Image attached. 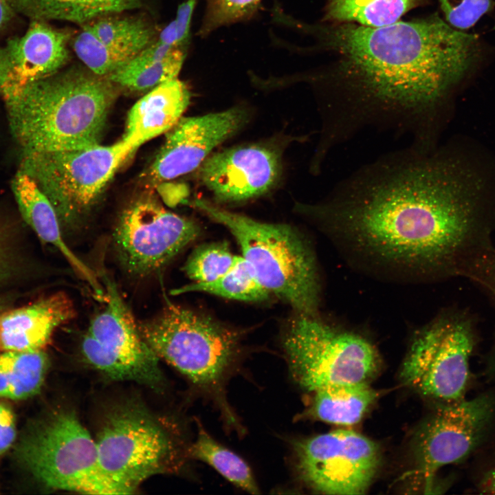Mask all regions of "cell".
Here are the masks:
<instances>
[{
	"instance_id": "cell-1",
	"label": "cell",
	"mask_w": 495,
	"mask_h": 495,
	"mask_svg": "<svg viewBox=\"0 0 495 495\" xmlns=\"http://www.w3.org/2000/svg\"><path fill=\"white\" fill-rule=\"evenodd\" d=\"M480 173L456 155L410 154L367 170L317 208L364 270L398 280H471L495 250V208Z\"/></svg>"
},
{
	"instance_id": "cell-2",
	"label": "cell",
	"mask_w": 495,
	"mask_h": 495,
	"mask_svg": "<svg viewBox=\"0 0 495 495\" xmlns=\"http://www.w3.org/2000/svg\"><path fill=\"white\" fill-rule=\"evenodd\" d=\"M305 28L333 56L324 78L358 113L424 118L487 55L478 35L437 15L378 28L351 23Z\"/></svg>"
},
{
	"instance_id": "cell-3",
	"label": "cell",
	"mask_w": 495,
	"mask_h": 495,
	"mask_svg": "<svg viewBox=\"0 0 495 495\" xmlns=\"http://www.w3.org/2000/svg\"><path fill=\"white\" fill-rule=\"evenodd\" d=\"M59 72L3 98L12 135L23 151L99 144L116 85L85 66Z\"/></svg>"
},
{
	"instance_id": "cell-4",
	"label": "cell",
	"mask_w": 495,
	"mask_h": 495,
	"mask_svg": "<svg viewBox=\"0 0 495 495\" xmlns=\"http://www.w3.org/2000/svg\"><path fill=\"white\" fill-rule=\"evenodd\" d=\"M193 204L228 229L242 256L270 293L285 300L298 314H318L321 290L317 264L297 230L228 210L205 199H197Z\"/></svg>"
},
{
	"instance_id": "cell-5",
	"label": "cell",
	"mask_w": 495,
	"mask_h": 495,
	"mask_svg": "<svg viewBox=\"0 0 495 495\" xmlns=\"http://www.w3.org/2000/svg\"><path fill=\"white\" fill-rule=\"evenodd\" d=\"M283 345L293 378L313 393L333 385L368 382L380 367L378 352L368 340L318 314L297 313Z\"/></svg>"
},
{
	"instance_id": "cell-6",
	"label": "cell",
	"mask_w": 495,
	"mask_h": 495,
	"mask_svg": "<svg viewBox=\"0 0 495 495\" xmlns=\"http://www.w3.org/2000/svg\"><path fill=\"white\" fill-rule=\"evenodd\" d=\"M139 328L159 358L204 390L221 394L238 353L236 332L208 317L172 304Z\"/></svg>"
},
{
	"instance_id": "cell-7",
	"label": "cell",
	"mask_w": 495,
	"mask_h": 495,
	"mask_svg": "<svg viewBox=\"0 0 495 495\" xmlns=\"http://www.w3.org/2000/svg\"><path fill=\"white\" fill-rule=\"evenodd\" d=\"M17 454L45 487L89 494H120L103 473L95 440L72 410L54 413L20 443Z\"/></svg>"
},
{
	"instance_id": "cell-8",
	"label": "cell",
	"mask_w": 495,
	"mask_h": 495,
	"mask_svg": "<svg viewBox=\"0 0 495 495\" xmlns=\"http://www.w3.org/2000/svg\"><path fill=\"white\" fill-rule=\"evenodd\" d=\"M98 461L120 494L134 492L145 480L177 469L175 441L142 406L126 402L110 409L95 439Z\"/></svg>"
},
{
	"instance_id": "cell-9",
	"label": "cell",
	"mask_w": 495,
	"mask_h": 495,
	"mask_svg": "<svg viewBox=\"0 0 495 495\" xmlns=\"http://www.w3.org/2000/svg\"><path fill=\"white\" fill-rule=\"evenodd\" d=\"M476 341L472 317L447 310L419 330L402 365V382L439 403L465 398Z\"/></svg>"
},
{
	"instance_id": "cell-10",
	"label": "cell",
	"mask_w": 495,
	"mask_h": 495,
	"mask_svg": "<svg viewBox=\"0 0 495 495\" xmlns=\"http://www.w3.org/2000/svg\"><path fill=\"white\" fill-rule=\"evenodd\" d=\"M135 149L123 141L110 146L56 151H23L19 170L29 175L70 225L89 208Z\"/></svg>"
},
{
	"instance_id": "cell-11",
	"label": "cell",
	"mask_w": 495,
	"mask_h": 495,
	"mask_svg": "<svg viewBox=\"0 0 495 495\" xmlns=\"http://www.w3.org/2000/svg\"><path fill=\"white\" fill-rule=\"evenodd\" d=\"M107 302L91 320L81 351L85 360L111 380L159 389L164 382L159 357L142 337L116 283L103 275Z\"/></svg>"
},
{
	"instance_id": "cell-12",
	"label": "cell",
	"mask_w": 495,
	"mask_h": 495,
	"mask_svg": "<svg viewBox=\"0 0 495 495\" xmlns=\"http://www.w3.org/2000/svg\"><path fill=\"white\" fill-rule=\"evenodd\" d=\"M295 466L308 487L327 494H361L380 465L378 446L356 432L338 430L296 441Z\"/></svg>"
},
{
	"instance_id": "cell-13",
	"label": "cell",
	"mask_w": 495,
	"mask_h": 495,
	"mask_svg": "<svg viewBox=\"0 0 495 495\" xmlns=\"http://www.w3.org/2000/svg\"><path fill=\"white\" fill-rule=\"evenodd\" d=\"M199 233L194 221L166 210L153 199L143 198L122 213L113 243L126 271L144 277L163 267Z\"/></svg>"
},
{
	"instance_id": "cell-14",
	"label": "cell",
	"mask_w": 495,
	"mask_h": 495,
	"mask_svg": "<svg viewBox=\"0 0 495 495\" xmlns=\"http://www.w3.org/2000/svg\"><path fill=\"white\" fill-rule=\"evenodd\" d=\"M494 405L493 398L485 394L437 404L415 440L418 472L429 482L443 467L466 459L487 434Z\"/></svg>"
},
{
	"instance_id": "cell-15",
	"label": "cell",
	"mask_w": 495,
	"mask_h": 495,
	"mask_svg": "<svg viewBox=\"0 0 495 495\" xmlns=\"http://www.w3.org/2000/svg\"><path fill=\"white\" fill-rule=\"evenodd\" d=\"M281 156L280 149L270 143L236 146L212 153L197 169V176L217 202H244L277 186Z\"/></svg>"
},
{
	"instance_id": "cell-16",
	"label": "cell",
	"mask_w": 495,
	"mask_h": 495,
	"mask_svg": "<svg viewBox=\"0 0 495 495\" xmlns=\"http://www.w3.org/2000/svg\"><path fill=\"white\" fill-rule=\"evenodd\" d=\"M250 118L249 110L242 106L182 118L167 132L149 168L151 181L160 183L197 170L216 147L240 131Z\"/></svg>"
},
{
	"instance_id": "cell-17",
	"label": "cell",
	"mask_w": 495,
	"mask_h": 495,
	"mask_svg": "<svg viewBox=\"0 0 495 495\" xmlns=\"http://www.w3.org/2000/svg\"><path fill=\"white\" fill-rule=\"evenodd\" d=\"M74 32L33 21L21 36L0 48V94L11 96L28 85L49 77L69 60L68 45Z\"/></svg>"
},
{
	"instance_id": "cell-18",
	"label": "cell",
	"mask_w": 495,
	"mask_h": 495,
	"mask_svg": "<svg viewBox=\"0 0 495 495\" xmlns=\"http://www.w3.org/2000/svg\"><path fill=\"white\" fill-rule=\"evenodd\" d=\"M75 316L71 300L58 292L0 315V352L42 349L53 332Z\"/></svg>"
},
{
	"instance_id": "cell-19",
	"label": "cell",
	"mask_w": 495,
	"mask_h": 495,
	"mask_svg": "<svg viewBox=\"0 0 495 495\" xmlns=\"http://www.w3.org/2000/svg\"><path fill=\"white\" fill-rule=\"evenodd\" d=\"M11 186L21 216L37 236L42 241L54 246L76 273L89 285L99 299L104 298V289L96 274L66 244L57 213L36 182L29 175L19 170Z\"/></svg>"
},
{
	"instance_id": "cell-20",
	"label": "cell",
	"mask_w": 495,
	"mask_h": 495,
	"mask_svg": "<svg viewBox=\"0 0 495 495\" xmlns=\"http://www.w3.org/2000/svg\"><path fill=\"white\" fill-rule=\"evenodd\" d=\"M187 85L177 78L167 80L141 98L129 112L122 140L135 150L170 130L190 100Z\"/></svg>"
},
{
	"instance_id": "cell-21",
	"label": "cell",
	"mask_w": 495,
	"mask_h": 495,
	"mask_svg": "<svg viewBox=\"0 0 495 495\" xmlns=\"http://www.w3.org/2000/svg\"><path fill=\"white\" fill-rule=\"evenodd\" d=\"M12 10L33 21L61 20L83 25L98 18L143 6L144 0H7Z\"/></svg>"
},
{
	"instance_id": "cell-22",
	"label": "cell",
	"mask_w": 495,
	"mask_h": 495,
	"mask_svg": "<svg viewBox=\"0 0 495 495\" xmlns=\"http://www.w3.org/2000/svg\"><path fill=\"white\" fill-rule=\"evenodd\" d=\"M314 393L307 413L322 421L343 426L359 422L377 397L368 382L333 385Z\"/></svg>"
},
{
	"instance_id": "cell-23",
	"label": "cell",
	"mask_w": 495,
	"mask_h": 495,
	"mask_svg": "<svg viewBox=\"0 0 495 495\" xmlns=\"http://www.w3.org/2000/svg\"><path fill=\"white\" fill-rule=\"evenodd\" d=\"M48 367L43 349L8 351L0 354V397L23 399L41 389Z\"/></svg>"
},
{
	"instance_id": "cell-24",
	"label": "cell",
	"mask_w": 495,
	"mask_h": 495,
	"mask_svg": "<svg viewBox=\"0 0 495 495\" xmlns=\"http://www.w3.org/2000/svg\"><path fill=\"white\" fill-rule=\"evenodd\" d=\"M422 0H327L323 23L378 28L399 21Z\"/></svg>"
},
{
	"instance_id": "cell-25",
	"label": "cell",
	"mask_w": 495,
	"mask_h": 495,
	"mask_svg": "<svg viewBox=\"0 0 495 495\" xmlns=\"http://www.w3.org/2000/svg\"><path fill=\"white\" fill-rule=\"evenodd\" d=\"M189 455L205 462L224 478L246 492L257 494L259 489L248 465L240 456L215 441L199 423Z\"/></svg>"
},
{
	"instance_id": "cell-26",
	"label": "cell",
	"mask_w": 495,
	"mask_h": 495,
	"mask_svg": "<svg viewBox=\"0 0 495 495\" xmlns=\"http://www.w3.org/2000/svg\"><path fill=\"white\" fill-rule=\"evenodd\" d=\"M202 292L243 301L267 299L270 292L259 282L243 256H236L231 268L217 279L207 283H192L172 291V294Z\"/></svg>"
},
{
	"instance_id": "cell-27",
	"label": "cell",
	"mask_w": 495,
	"mask_h": 495,
	"mask_svg": "<svg viewBox=\"0 0 495 495\" xmlns=\"http://www.w3.org/2000/svg\"><path fill=\"white\" fill-rule=\"evenodd\" d=\"M110 14L94 19L82 27L99 40L137 55L155 40V30L142 17Z\"/></svg>"
},
{
	"instance_id": "cell-28",
	"label": "cell",
	"mask_w": 495,
	"mask_h": 495,
	"mask_svg": "<svg viewBox=\"0 0 495 495\" xmlns=\"http://www.w3.org/2000/svg\"><path fill=\"white\" fill-rule=\"evenodd\" d=\"M185 49H175L164 60L147 64L136 65L130 60L107 76L117 86L131 91H149L177 76L186 56Z\"/></svg>"
},
{
	"instance_id": "cell-29",
	"label": "cell",
	"mask_w": 495,
	"mask_h": 495,
	"mask_svg": "<svg viewBox=\"0 0 495 495\" xmlns=\"http://www.w3.org/2000/svg\"><path fill=\"white\" fill-rule=\"evenodd\" d=\"M72 41L73 50L78 58L89 70L100 76H108L136 56L102 43L85 27H82V30Z\"/></svg>"
},
{
	"instance_id": "cell-30",
	"label": "cell",
	"mask_w": 495,
	"mask_h": 495,
	"mask_svg": "<svg viewBox=\"0 0 495 495\" xmlns=\"http://www.w3.org/2000/svg\"><path fill=\"white\" fill-rule=\"evenodd\" d=\"M236 257L226 243L202 245L192 252L184 269L193 283L210 282L226 273Z\"/></svg>"
},
{
	"instance_id": "cell-31",
	"label": "cell",
	"mask_w": 495,
	"mask_h": 495,
	"mask_svg": "<svg viewBox=\"0 0 495 495\" xmlns=\"http://www.w3.org/2000/svg\"><path fill=\"white\" fill-rule=\"evenodd\" d=\"M262 0H206L198 34L208 36L217 28L252 19Z\"/></svg>"
},
{
	"instance_id": "cell-32",
	"label": "cell",
	"mask_w": 495,
	"mask_h": 495,
	"mask_svg": "<svg viewBox=\"0 0 495 495\" xmlns=\"http://www.w3.org/2000/svg\"><path fill=\"white\" fill-rule=\"evenodd\" d=\"M441 9L451 26L467 30L494 8L493 0H439Z\"/></svg>"
},
{
	"instance_id": "cell-33",
	"label": "cell",
	"mask_w": 495,
	"mask_h": 495,
	"mask_svg": "<svg viewBox=\"0 0 495 495\" xmlns=\"http://www.w3.org/2000/svg\"><path fill=\"white\" fill-rule=\"evenodd\" d=\"M476 283L487 292L495 303V252L483 267ZM485 373L495 383V339L486 360Z\"/></svg>"
},
{
	"instance_id": "cell-34",
	"label": "cell",
	"mask_w": 495,
	"mask_h": 495,
	"mask_svg": "<svg viewBox=\"0 0 495 495\" xmlns=\"http://www.w3.org/2000/svg\"><path fill=\"white\" fill-rule=\"evenodd\" d=\"M197 0H186L179 5L176 17L173 20L179 47L187 50L190 39V23Z\"/></svg>"
},
{
	"instance_id": "cell-35",
	"label": "cell",
	"mask_w": 495,
	"mask_h": 495,
	"mask_svg": "<svg viewBox=\"0 0 495 495\" xmlns=\"http://www.w3.org/2000/svg\"><path fill=\"white\" fill-rule=\"evenodd\" d=\"M16 434L14 415L8 406L0 403V456L12 445Z\"/></svg>"
},
{
	"instance_id": "cell-36",
	"label": "cell",
	"mask_w": 495,
	"mask_h": 495,
	"mask_svg": "<svg viewBox=\"0 0 495 495\" xmlns=\"http://www.w3.org/2000/svg\"><path fill=\"white\" fill-rule=\"evenodd\" d=\"M12 271L11 252L6 233L0 226V284L8 279Z\"/></svg>"
},
{
	"instance_id": "cell-37",
	"label": "cell",
	"mask_w": 495,
	"mask_h": 495,
	"mask_svg": "<svg viewBox=\"0 0 495 495\" xmlns=\"http://www.w3.org/2000/svg\"><path fill=\"white\" fill-rule=\"evenodd\" d=\"M478 490L481 494H495V467L487 471L481 478Z\"/></svg>"
},
{
	"instance_id": "cell-38",
	"label": "cell",
	"mask_w": 495,
	"mask_h": 495,
	"mask_svg": "<svg viewBox=\"0 0 495 495\" xmlns=\"http://www.w3.org/2000/svg\"><path fill=\"white\" fill-rule=\"evenodd\" d=\"M11 11L7 0H0V28L6 22Z\"/></svg>"
}]
</instances>
